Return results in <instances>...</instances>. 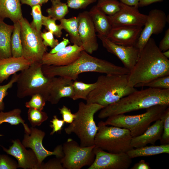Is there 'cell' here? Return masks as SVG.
I'll return each instance as SVG.
<instances>
[{
	"mask_svg": "<svg viewBox=\"0 0 169 169\" xmlns=\"http://www.w3.org/2000/svg\"><path fill=\"white\" fill-rule=\"evenodd\" d=\"M166 75H169V60L163 55L155 40L150 38L128 74V85L134 87L137 84L147 83Z\"/></svg>",
	"mask_w": 169,
	"mask_h": 169,
	"instance_id": "6da1fadb",
	"label": "cell"
},
{
	"mask_svg": "<svg viewBox=\"0 0 169 169\" xmlns=\"http://www.w3.org/2000/svg\"><path fill=\"white\" fill-rule=\"evenodd\" d=\"M42 69L48 78L61 76L75 80L79 75L86 72H95L106 74H127L130 71L124 67L116 65L107 60L94 57L84 50L79 57L66 66L43 65Z\"/></svg>",
	"mask_w": 169,
	"mask_h": 169,
	"instance_id": "7a4b0ae2",
	"label": "cell"
},
{
	"mask_svg": "<svg viewBox=\"0 0 169 169\" xmlns=\"http://www.w3.org/2000/svg\"><path fill=\"white\" fill-rule=\"evenodd\" d=\"M156 105H169V89L149 87L141 90H137L102 109L98 117L104 119L113 115L146 109Z\"/></svg>",
	"mask_w": 169,
	"mask_h": 169,
	"instance_id": "3957f363",
	"label": "cell"
},
{
	"mask_svg": "<svg viewBox=\"0 0 169 169\" xmlns=\"http://www.w3.org/2000/svg\"><path fill=\"white\" fill-rule=\"evenodd\" d=\"M128 74L99 76L96 87L88 95L86 103L97 104L105 107L136 90L135 87L128 85Z\"/></svg>",
	"mask_w": 169,
	"mask_h": 169,
	"instance_id": "277c9868",
	"label": "cell"
},
{
	"mask_svg": "<svg viewBox=\"0 0 169 169\" xmlns=\"http://www.w3.org/2000/svg\"><path fill=\"white\" fill-rule=\"evenodd\" d=\"M104 107L95 103L80 102L76 116L72 123L64 129L68 135L74 134L80 140V145L83 147L94 145V139L98 127L94 119L95 114Z\"/></svg>",
	"mask_w": 169,
	"mask_h": 169,
	"instance_id": "5b68a950",
	"label": "cell"
},
{
	"mask_svg": "<svg viewBox=\"0 0 169 169\" xmlns=\"http://www.w3.org/2000/svg\"><path fill=\"white\" fill-rule=\"evenodd\" d=\"M169 107L167 105H156L146 109L144 113L135 115L124 114L112 115L103 121L106 125H111L127 129L132 137H136L143 133L151 124L160 119L161 117Z\"/></svg>",
	"mask_w": 169,
	"mask_h": 169,
	"instance_id": "8992f818",
	"label": "cell"
},
{
	"mask_svg": "<svg viewBox=\"0 0 169 169\" xmlns=\"http://www.w3.org/2000/svg\"><path fill=\"white\" fill-rule=\"evenodd\" d=\"M98 129L94 139L96 147L107 152L126 153L134 148L131 144L132 137L127 129L115 126L109 127L103 121L98 124Z\"/></svg>",
	"mask_w": 169,
	"mask_h": 169,
	"instance_id": "52a82bcc",
	"label": "cell"
},
{
	"mask_svg": "<svg viewBox=\"0 0 169 169\" xmlns=\"http://www.w3.org/2000/svg\"><path fill=\"white\" fill-rule=\"evenodd\" d=\"M42 65L41 63H33L21 71L16 82L18 98H23L39 93L45 98L50 78L44 74Z\"/></svg>",
	"mask_w": 169,
	"mask_h": 169,
	"instance_id": "ba28073f",
	"label": "cell"
},
{
	"mask_svg": "<svg viewBox=\"0 0 169 169\" xmlns=\"http://www.w3.org/2000/svg\"><path fill=\"white\" fill-rule=\"evenodd\" d=\"M19 22L21 26L23 56L31 64L41 63L47 48L43 43L41 33L33 28L26 18L23 17Z\"/></svg>",
	"mask_w": 169,
	"mask_h": 169,
	"instance_id": "9c48e42d",
	"label": "cell"
},
{
	"mask_svg": "<svg viewBox=\"0 0 169 169\" xmlns=\"http://www.w3.org/2000/svg\"><path fill=\"white\" fill-rule=\"evenodd\" d=\"M95 146H81L73 139H68L62 145L64 156L61 161L63 167L65 169H80L90 166L95 158Z\"/></svg>",
	"mask_w": 169,
	"mask_h": 169,
	"instance_id": "30bf717a",
	"label": "cell"
},
{
	"mask_svg": "<svg viewBox=\"0 0 169 169\" xmlns=\"http://www.w3.org/2000/svg\"><path fill=\"white\" fill-rule=\"evenodd\" d=\"M93 151L95 159L88 169H127L132 162L125 152L111 153L95 146Z\"/></svg>",
	"mask_w": 169,
	"mask_h": 169,
	"instance_id": "8fae6325",
	"label": "cell"
},
{
	"mask_svg": "<svg viewBox=\"0 0 169 169\" xmlns=\"http://www.w3.org/2000/svg\"><path fill=\"white\" fill-rule=\"evenodd\" d=\"M30 128V134L25 133L22 143L26 148H30L33 150L41 164L44 160L48 156L54 155L56 157L59 158L64 156L62 145H58L53 151L46 149L42 143L45 135V132L34 127Z\"/></svg>",
	"mask_w": 169,
	"mask_h": 169,
	"instance_id": "7c38bea8",
	"label": "cell"
},
{
	"mask_svg": "<svg viewBox=\"0 0 169 169\" xmlns=\"http://www.w3.org/2000/svg\"><path fill=\"white\" fill-rule=\"evenodd\" d=\"M167 22V17L162 10L154 9L149 12L136 45L140 52L151 35L161 33Z\"/></svg>",
	"mask_w": 169,
	"mask_h": 169,
	"instance_id": "4fadbf2b",
	"label": "cell"
},
{
	"mask_svg": "<svg viewBox=\"0 0 169 169\" xmlns=\"http://www.w3.org/2000/svg\"><path fill=\"white\" fill-rule=\"evenodd\" d=\"M97 36L108 52L116 56L121 61L124 67L130 71L132 69L138 60L140 53L139 49L136 46L117 44L105 36L98 34Z\"/></svg>",
	"mask_w": 169,
	"mask_h": 169,
	"instance_id": "5bb4252c",
	"label": "cell"
},
{
	"mask_svg": "<svg viewBox=\"0 0 169 169\" xmlns=\"http://www.w3.org/2000/svg\"><path fill=\"white\" fill-rule=\"evenodd\" d=\"M78 32L84 50L90 54L98 48L96 30L89 13L84 11L79 13Z\"/></svg>",
	"mask_w": 169,
	"mask_h": 169,
	"instance_id": "9a60e30c",
	"label": "cell"
},
{
	"mask_svg": "<svg viewBox=\"0 0 169 169\" xmlns=\"http://www.w3.org/2000/svg\"><path fill=\"white\" fill-rule=\"evenodd\" d=\"M112 26H131L142 27L147 15L141 13L137 6H131L120 2V10L112 16H108Z\"/></svg>",
	"mask_w": 169,
	"mask_h": 169,
	"instance_id": "2e32d148",
	"label": "cell"
},
{
	"mask_svg": "<svg viewBox=\"0 0 169 169\" xmlns=\"http://www.w3.org/2000/svg\"><path fill=\"white\" fill-rule=\"evenodd\" d=\"M12 145L7 149L2 146L8 154L14 157L18 161V168L24 169H40L41 164L32 150H27L18 139L13 140Z\"/></svg>",
	"mask_w": 169,
	"mask_h": 169,
	"instance_id": "e0dca14e",
	"label": "cell"
},
{
	"mask_svg": "<svg viewBox=\"0 0 169 169\" xmlns=\"http://www.w3.org/2000/svg\"><path fill=\"white\" fill-rule=\"evenodd\" d=\"M73 80L63 77L50 78L45 96L46 101L55 105L62 98L71 99L73 95Z\"/></svg>",
	"mask_w": 169,
	"mask_h": 169,
	"instance_id": "ac0fdd59",
	"label": "cell"
},
{
	"mask_svg": "<svg viewBox=\"0 0 169 169\" xmlns=\"http://www.w3.org/2000/svg\"><path fill=\"white\" fill-rule=\"evenodd\" d=\"M84 50L82 46L73 44L54 54L46 52L43 56L41 63L48 65H67L76 60Z\"/></svg>",
	"mask_w": 169,
	"mask_h": 169,
	"instance_id": "d6986e66",
	"label": "cell"
},
{
	"mask_svg": "<svg viewBox=\"0 0 169 169\" xmlns=\"http://www.w3.org/2000/svg\"><path fill=\"white\" fill-rule=\"evenodd\" d=\"M142 29V27L140 26H113L106 37L117 44L136 46Z\"/></svg>",
	"mask_w": 169,
	"mask_h": 169,
	"instance_id": "ffe728a7",
	"label": "cell"
},
{
	"mask_svg": "<svg viewBox=\"0 0 169 169\" xmlns=\"http://www.w3.org/2000/svg\"><path fill=\"white\" fill-rule=\"evenodd\" d=\"M31 64L23 56H12L0 59V83L7 80L11 75L27 68Z\"/></svg>",
	"mask_w": 169,
	"mask_h": 169,
	"instance_id": "44dd1931",
	"label": "cell"
},
{
	"mask_svg": "<svg viewBox=\"0 0 169 169\" xmlns=\"http://www.w3.org/2000/svg\"><path fill=\"white\" fill-rule=\"evenodd\" d=\"M155 122L143 133L132 137L131 144L134 148L143 147L149 144L154 145L161 139L163 131V122L160 119Z\"/></svg>",
	"mask_w": 169,
	"mask_h": 169,
	"instance_id": "7402d4cb",
	"label": "cell"
},
{
	"mask_svg": "<svg viewBox=\"0 0 169 169\" xmlns=\"http://www.w3.org/2000/svg\"><path fill=\"white\" fill-rule=\"evenodd\" d=\"M20 0H0V20L10 19L13 23L23 17Z\"/></svg>",
	"mask_w": 169,
	"mask_h": 169,
	"instance_id": "603a6c76",
	"label": "cell"
},
{
	"mask_svg": "<svg viewBox=\"0 0 169 169\" xmlns=\"http://www.w3.org/2000/svg\"><path fill=\"white\" fill-rule=\"evenodd\" d=\"M89 12L98 34L106 37L112 27L108 16L100 10L96 5L93 6Z\"/></svg>",
	"mask_w": 169,
	"mask_h": 169,
	"instance_id": "cb8c5ba5",
	"label": "cell"
},
{
	"mask_svg": "<svg viewBox=\"0 0 169 169\" xmlns=\"http://www.w3.org/2000/svg\"><path fill=\"white\" fill-rule=\"evenodd\" d=\"M13 28V25L0 20V59L12 56L10 41Z\"/></svg>",
	"mask_w": 169,
	"mask_h": 169,
	"instance_id": "d4e9b609",
	"label": "cell"
},
{
	"mask_svg": "<svg viewBox=\"0 0 169 169\" xmlns=\"http://www.w3.org/2000/svg\"><path fill=\"white\" fill-rule=\"evenodd\" d=\"M126 153L132 159L141 156H148L162 153L169 154V144L160 145L146 146L133 148Z\"/></svg>",
	"mask_w": 169,
	"mask_h": 169,
	"instance_id": "484cf974",
	"label": "cell"
},
{
	"mask_svg": "<svg viewBox=\"0 0 169 169\" xmlns=\"http://www.w3.org/2000/svg\"><path fill=\"white\" fill-rule=\"evenodd\" d=\"M63 29L69 34L71 42L74 44L82 46L78 32V19L77 17L69 18H63L60 20Z\"/></svg>",
	"mask_w": 169,
	"mask_h": 169,
	"instance_id": "4316f807",
	"label": "cell"
},
{
	"mask_svg": "<svg viewBox=\"0 0 169 169\" xmlns=\"http://www.w3.org/2000/svg\"><path fill=\"white\" fill-rule=\"evenodd\" d=\"M21 110L18 108L14 109L8 112L0 111V125L3 123H8L11 125H17L22 123L23 126L25 133L30 134V128L21 116Z\"/></svg>",
	"mask_w": 169,
	"mask_h": 169,
	"instance_id": "83f0119b",
	"label": "cell"
},
{
	"mask_svg": "<svg viewBox=\"0 0 169 169\" xmlns=\"http://www.w3.org/2000/svg\"><path fill=\"white\" fill-rule=\"evenodd\" d=\"M14 28L12 34L10 44L12 56H23V49L21 38V26L19 22L13 23Z\"/></svg>",
	"mask_w": 169,
	"mask_h": 169,
	"instance_id": "f1b7e54d",
	"label": "cell"
},
{
	"mask_svg": "<svg viewBox=\"0 0 169 169\" xmlns=\"http://www.w3.org/2000/svg\"><path fill=\"white\" fill-rule=\"evenodd\" d=\"M96 86V82L87 84L82 81L74 80L73 82V95L71 99L73 100L82 99L86 100L90 93Z\"/></svg>",
	"mask_w": 169,
	"mask_h": 169,
	"instance_id": "f546056e",
	"label": "cell"
},
{
	"mask_svg": "<svg viewBox=\"0 0 169 169\" xmlns=\"http://www.w3.org/2000/svg\"><path fill=\"white\" fill-rule=\"evenodd\" d=\"M50 0L52 6L46 10L48 16L56 20L64 18L69 12L67 4L60 0Z\"/></svg>",
	"mask_w": 169,
	"mask_h": 169,
	"instance_id": "4dcf8cb0",
	"label": "cell"
},
{
	"mask_svg": "<svg viewBox=\"0 0 169 169\" xmlns=\"http://www.w3.org/2000/svg\"><path fill=\"white\" fill-rule=\"evenodd\" d=\"M97 7L108 16H112L120 10V2L117 0H98Z\"/></svg>",
	"mask_w": 169,
	"mask_h": 169,
	"instance_id": "1f68e13d",
	"label": "cell"
},
{
	"mask_svg": "<svg viewBox=\"0 0 169 169\" xmlns=\"http://www.w3.org/2000/svg\"><path fill=\"white\" fill-rule=\"evenodd\" d=\"M28 116V121L33 127L40 126L48 118L45 112L33 108H29Z\"/></svg>",
	"mask_w": 169,
	"mask_h": 169,
	"instance_id": "d6a6232c",
	"label": "cell"
},
{
	"mask_svg": "<svg viewBox=\"0 0 169 169\" xmlns=\"http://www.w3.org/2000/svg\"><path fill=\"white\" fill-rule=\"evenodd\" d=\"M144 86L159 89H169V75L158 77L147 83L137 84L134 87Z\"/></svg>",
	"mask_w": 169,
	"mask_h": 169,
	"instance_id": "836d02e7",
	"label": "cell"
},
{
	"mask_svg": "<svg viewBox=\"0 0 169 169\" xmlns=\"http://www.w3.org/2000/svg\"><path fill=\"white\" fill-rule=\"evenodd\" d=\"M56 20L49 16H43L42 25L45 26L48 31L52 32L57 38H60L62 34V27L60 24L56 23Z\"/></svg>",
	"mask_w": 169,
	"mask_h": 169,
	"instance_id": "e575fe53",
	"label": "cell"
},
{
	"mask_svg": "<svg viewBox=\"0 0 169 169\" xmlns=\"http://www.w3.org/2000/svg\"><path fill=\"white\" fill-rule=\"evenodd\" d=\"M31 7V15L33 20L30 23L31 26L38 33H40L42 26L43 15L41 5H37Z\"/></svg>",
	"mask_w": 169,
	"mask_h": 169,
	"instance_id": "d590c367",
	"label": "cell"
},
{
	"mask_svg": "<svg viewBox=\"0 0 169 169\" xmlns=\"http://www.w3.org/2000/svg\"><path fill=\"white\" fill-rule=\"evenodd\" d=\"M160 120L163 124V131L160 140L161 144H169V108L167 107L162 114Z\"/></svg>",
	"mask_w": 169,
	"mask_h": 169,
	"instance_id": "8d00e7d4",
	"label": "cell"
},
{
	"mask_svg": "<svg viewBox=\"0 0 169 169\" xmlns=\"http://www.w3.org/2000/svg\"><path fill=\"white\" fill-rule=\"evenodd\" d=\"M46 101L44 96L39 93L32 96L31 99L25 104L26 107L33 108L42 110L45 106Z\"/></svg>",
	"mask_w": 169,
	"mask_h": 169,
	"instance_id": "74e56055",
	"label": "cell"
},
{
	"mask_svg": "<svg viewBox=\"0 0 169 169\" xmlns=\"http://www.w3.org/2000/svg\"><path fill=\"white\" fill-rule=\"evenodd\" d=\"M19 74L15 73L13 74L10 81L6 84L0 85V111L4 110L5 107L3 100L8 94V90L12 87L14 84L16 83Z\"/></svg>",
	"mask_w": 169,
	"mask_h": 169,
	"instance_id": "f35d334b",
	"label": "cell"
},
{
	"mask_svg": "<svg viewBox=\"0 0 169 169\" xmlns=\"http://www.w3.org/2000/svg\"><path fill=\"white\" fill-rule=\"evenodd\" d=\"M97 0H67V4L71 8L75 9L86 8L89 5Z\"/></svg>",
	"mask_w": 169,
	"mask_h": 169,
	"instance_id": "ab89813d",
	"label": "cell"
},
{
	"mask_svg": "<svg viewBox=\"0 0 169 169\" xmlns=\"http://www.w3.org/2000/svg\"><path fill=\"white\" fill-rule=\"evenodd\" d=\"M18 164L8 156L0 155V169H16Z\"/></svg>",
	"mask_w": 169,
	"mask_h": 169,
	"instance_id": "60d3db41",
	"label": "cell"
},
{
	"mask_svg": "<svg viewBox=\"0 0 169 169\" xmlns=\"http://www.w3.org/2000/svg\"><path fill=\"white\" fill-rule=\"evenodd\" d=\"M40 35L43 43L46 47L49 46L52 49L59 43L58 40L54 38L53 33L50 31L41 32Z\"/></svg>",
	"mask_w": 169,
	"mask_h": 169,
	"instance_id": "b9f144b4",
	"label": "cell"
},
{
	"mask_svg": "<svg viewBox=\"0 0 169 169\" xmlns=\"http://www.w3.org/2000/svg\"><path fill=\"white\" fill-rule=\"evenodd\" d=\"M61 159L56 157L46 163H42L40 169H65L62 164Z\"/></svg>",
	"mask_w": 169,
	"mask_h": 169,
	"instance_id": "7bdbcfd3",
	"label": "cell"
},
{
	"mask_svg": "<svg viewBox=\"0 0 169 169\" xmlns=\"http://www.w3.org/2000/svg\"><path fill=\"white\" fill-rule=\"evenodd\" d=\"M59 110L65 123L70 124L72 122L76 115L75 114L71 112L70 109L63 105L61 108H59Z\"/></svg>",
	"mask_w": 169,
	"mask_h": 169,
	"instance_id": "ee69618b",
	"label": "cell"
},
{
	"mask_svg": "<svg viewBox=\"0 0 169 169\" xmlns=\"http://www.w3.org/2000/svg\"><path fill=\"white\" fill-rule=\"evenodd\" d=\"M50 122L51 124L49 126L53 129L50 134L51 135H54L55 132L61 131L65 123L63 119H59L56 115L53 116V118L50 120Z\"/></svg>",
	"mask_w": 169,
	"mask_h": 169,
	"instance_id": "f6af8a7d",
	"label": "cell"
},
{
	"mask_svg": "<svg viewBox=\"0 0 169 169\" xmlns=\"http://www.w3.org/2000/svg\"><path fill=\"white\" fill-rule=\"evenodd\" d=\"M160 51L163 52L169 49V28L165 31L164 37L160 41L159 46Z\"/></svg>",
	"mask_w": 169,
	"mask_h": 169,
	"instance_id": "bcb514c9",
	"label": "cell"
},
{
	"mask_svg": "<svg viewBox=\"0 0 169 169\" xmlns=\"http://www.w3.org/2000/svg\"><path fill=\"white\" fill-rule=\"evenodd\" d=\"M70 43V42L68 39L63 38V40L59 43L54 47L52 48L49 53L54 54L57 53L65 48Z\"/></svg>",
	"mask_w": 169,
	"mask_h": 169,
	"instance_id": "7dc6e473",
	"label": "cell"
},
{
	"mask_svg": "<svg viewBox=\"0 0 169 169\" xmlns=\"http://www.w3.org/2000/svg\"><path fill=\"white\" fill-rule=\"evenodd\" d=\"M49 0H20L22 4H25L31 7L37 5L41 6L47 3Z\"/></svg>",
	"mask_w": 169,
	"mask_h": 169,
	"instance_id": "c3c4849f",
	"label": "cell"
},
{
	"mask_svg": "<svg viewBox=\"0 0 169 169\" xmlns=\"http://www.w3.org/2000/svg\"><path fill=\"white\" fill-rule=\"evenodd\" d=\"M151 167L149 164L144 160H141L135 164L131 169H150Z\"/></svg>",
	"mask_w": 169,
	"mask_h": 169,
	"instance_id": "681fc988",
	"label": "cell"
},
{
	"mask_svg": "<svg viewBox=\"0 0 169 169\" xmlns=\"http://www.w3.org/2000/svg\"><path fill=\"white\" fill-rule=\"evenodd\" d=\"M163 0H138V7L146 6L152 3Z\"/></svg>",
	"mask_w": 169,
	"mask_h": 169,
	"instance_id": "f907efd6",
	"label": "cell"
},
{
	"mask_svg": "<svg viewBox=\"0 0 169 169\" xmlns=\"http://www.w3.org/2000/svg\"><path fill=\"white\" fill-rule=\"evenodd\" d=\"M121 2L131 6H137L138 0H120Z\"/></svg>",
	"mask_w": 169,
	"mask_h": 169,
	"instance_id": "816d5d0a",
	"label": "cell"
},
{
	"mask_svg": "<svg viewBox=\"0 0 169 169\" xmlns=\"http://www.w3.org/2000/svg\"><path fill=\"white\" fill-rule=\"evenodd\" d=\"M163 55L167 58H169V50H166L165 51L162 52Z\"/></svg>",
	"mask_w": 169,
	"mask_h": 169,
	"instance_id": "f5cc1de1",
	"label": "cell"
}]
</instances>
